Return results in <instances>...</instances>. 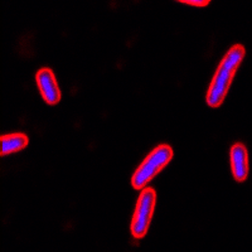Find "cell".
<instances>
[{
  "instance_id": "obj_1",
  "label": "cell",
  "mask_w": 252,
  "mask_h": 252,
  "mask_svg": "<svg viewBox=\"0 0 252 252\" xmlns=\"http://www.w3.org/2000/svg\"><path fill=\"white\" fill-rule=\"evenodd\" d=\"M245 55H246L245 47L242 44H235L222 58L207 91L206 101L209 107L216 109L223 103L236 71L244 61Z\"/></svg>"
},
{
  "instance_id": "obj_2",
  "label": "cell",
  "mask_w": 252,
  "mask_h": 252,
  "mask_svg": "<svg viewBox=\"0 0 252 252\" xmlns=\"http://www.w3.org/2000/svg\"><path fill=\"white\" fill-rule=\"evenodd\" d=\"M173 159V149L168 144L158 145L143 163L135 170L131 178V186L136 190H143L146 184L152 182Z\"/></svg>"
},
{
  "instance_id": "obj_3",
  "label": "cell",
  "mask_w": 252,
  "mask_h": 252,
  "mask_svg": "<svg viewBox=\"0 0 252 252\" xmlns=\"http://www.w3.org/2000/svg\"><path fill=\"white\" fill-rule=\"evenodd\" d=\"M155 203H157V192L154 188L145 187L140 192V195L136 202L135 212L132 216L130 231L131 236L136 240L145 237L148 229H149L150 222H152L153 215H154Z\"/></svg>"
},
{
  "instance_id": "obj_4",
  "label": "cell",
  "mask_w": 252,
  "mask_h": 252,
  "mask_svg": "<svg viewBox=\"0 0 252 252\" xmlns=\"http://www.w3.org/2000/svg\"><path fill=\"white\" fill-rule=\"evenodd\" d=\"M38 90L40 96L48 105H57L61 101V90L57 80L51 68H40L35 75Z\"/></svg>"
},
{
  "instance_id": "obj_5",
  "label": "cell",
  "mask_w": 252,
  "mask_h": 252,
  "mask_svg": "<svg viewBox=\"0 0 252 252\" xmlns=\"http://www.w3.org/2000/svg\"><path fill=\"white\" fill-rule=\"evenodd\" d=\"M231 169L235 181L242 183L249 177V153L242 143H236L229 152Z\"/></svg>"
},
{
  "instance_id": "obj_6",
  "label": "cell",
  "mask_w": 252,
  "mask_h": 252,
  "mask_svg": "<svg viewBox=\"0 0 252 252\" xmlns=\"http://www.w3.org/2000/svg\"><path fill=\"white\" fill-rule=\"evenodd\" d=\"M29 139L23 132H14L1 136V157L20 152L28 146Z\"/></svg>"
},
{
  "instance_id": "obj_7",
  "label": "cell",
  "mask_w": 252,
  "mask_h": 252,
  "mask_svg": "<svg viewBox=\"0 0 252 252\" xmlns=\"http://www.w3.org/2000/svg\"><path fill=\"white\" fill-rule=\"evenodd\" d=\"M181 3L187 4V5H190V6H198V8H202V6H207L209 4V0H204V1H195V0H192V1H181Z\"/></svg>"
}]
</instances>
